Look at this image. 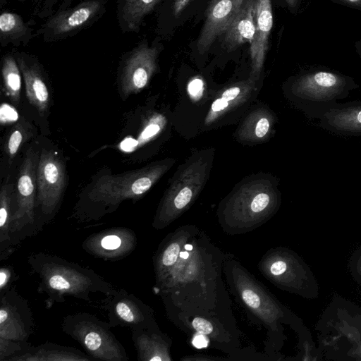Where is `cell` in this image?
Returning <instances> with one entry per match:
<instances>
[{
    "instance_id": "836d02e7",
    "label": "cell",
    "mask_w": 361,
    "mask_h": 361,
    "mask_svg": "<svg viewBox=\"0 0 361 361\" xmlns=\"http://www.w3.org/2000/svg\"><path fill=\"white\" fill-rule=\"evenodd\" d=\"M202 81L200 79H195L190 83L188 91L192 96L198 97L202 93Z\"/></svg>"
},
{
    "instance_id": "5bb4252c",
    "label": "cell",
    "mask_w": 361,
    "mask_h": 361,
    "mask_svg": "<svg viewBox=\"0 0 361 361\" xmlns=\"http://www.w3.org/2000/svg\"><path fill=\"white\" fill-rule=\"evenodd\" d=\"M318 126L336 135L361 137V101L338 103L318 121Z\"/></svg>"
},
{
    "instance_id": "d4e9b609",
    "label": "cell",
    "mask_w": 361,
    "mask_h": 361,
    "mask_svg": "<svg viewBox=\"0 0 361 361\" xmlns=\"http://www.w3.org/2000/svg\"><path fill=\"white\" fill-rule=\"evenodd\" d=\"M18 279L13 267L2 266L0 268V294L6 292L12 286V283Z\"/></svg>"
},
{
    "instance_id": "f6af8a7d",
    "label": "cell",
    "mask_w": 361,
    "mask_h": 361,
    "mask_svg": "<svg viewBox=\"0 0 361 361\" xmlns=\"http://www.w3.org/2000/svg\"><path fill=\"white\" fill-rule=\"evenodd\" d=\"M32 1L34 2V4H35V3L36 2V1H37V0H32Z\"/></svg>"
},
{
    "instance_id": "7a4b0ae2",
    "label": "cell",
    "mask_w": 361,
    "mask_h": 361,
    "mask_svg": "<svg viewBox=\"0 0 361 361\" xmlns=\"http://www.w3.org/2000/svg\"><path fill=\"white\" fill-rule=\"evenodd\" d=\"M162 172L154 166L121 174L109 172L94 178L80 195L71 216L78 223L98 221L116 211L125 200H137L148 191Z\"/></svg>"
},
{
    "instance_id": "f35d334b",
    "label": "cell",
    "mask_w": 361,
    "mask_h": 361,
    "mask_svg": "<svg viewBox=\"0 0 361 361\" xmlns=\"http://www.w3.org/2000/svg\"><path fill=\"white\" fill-rule=\"evenodd\" d=\"M193 345L198 348H201L207 346V341L202 335H200L195 337Z\"/></svg>"
},
{
    "instance_id": "d6a6232c",
    "label": "cell",
    "mask_w": 361,
    "mask_h": 361,
    "mask_svg": "<svg viewBox=\"0 0 361 361\" xmlns=\"http://www.w3.org/2000/svg\"><path fill=\"white\" fill-rule=\"evenodd\" d=\"M331 2L361 11V0H329Z\"/></svg>"
},
{
    "instance_id": "44dd1931",
    "label": "cell",
    "mask_w": 361,
    "mask_h": 361,
    "mask_svg": "<svg viewBox=\"0 0 361 361\" xmlns=\"http://www.w3.org/2000/svg\"><path fill=\"white\" fill-rule=\"evenodd\" d=\"M1 75L6 94L13 104L18 105L20 99L22 73L12 51L1 58Z\"/></svg>"
},
{
    "instance_id": "b9f144b4",
    "label": "cell",
    "mask_w": 361,
    "mask_h": 361,
    "mask_svg": "<svg viewBox=\"0 0 361 361\" xmlns=\"http://www.w3.org/2000/svg\"><path fill=\"white\" fill-rule=\"evenodd\" d=\"M9 1H24L25 0H0V6H3L4 4H6Z\"/></svg>"
},
{
    "instance_id": "d590c367",
    "label": "cell",
    "mask_w": 361,
    "mask_h": 361,
    "mask_svg": "<svg viewBox=\"0 0 361 361\" xmlns=\"http://www.w3.org/2000/svg\"><path fill=\"white\" fill-rule=\"evenodd\" d=\"M240 90V88L238 87L229 88L223 92L221 98L228 102L233 100L239 94Z\"/></svg>"
},
{
    "instance_id": "4316f807",
    "label": "cell",
    "mask_w": 361,
    "mask_h": 361,
    "mask_svg": "<svg viewBox=\"0 0 361 361\" xmlns=\"http://www.w3.org/2000/svg\"><path fill=\"white\" fill-rule=\"evenodd\" d=\"M192 192L189 188L181 189L174 199L173 203L177 209H183L190 201Z\"/></svg>"
},
{
    "instance_id": "8fae6325",
    "label": "cell",
    "mask_w": 361,
    "mask_h": 361,
    "mask_svg": "<svg viewBox=\"0 0 361 361\" xmlns=\"http://www.w3.org/2000/svg\"><path fill=\"white\" fill-rule=\"evenodd\" d=\"M101 307L106 312L107 322L111 328L135 329L147 327L149 312L147 306L125 289H116L106 296Z\"/></svg>"
},
{
    "instance_id": "9a60e30c",
    "label": "cell",
    "mask_w": 361,
    "mask_h": 361,
    "mask_svg": "<svg viewBox=\"0 0 361 361\" xmlns=\"http://www.w3.org/2000/svg\"><path fill=\"white\" fill-rule=\"evenodd\" d=\"M255 22V36L250 44L253 69L257 71L262 66L273 26L271 0H256Z\"/></svg>"
},
{
    "instance_id": "2e32d148",
    "label": "cell",
    "mask_w": 361,
    "mask_h": 361,
    "mask_svg": "<svg viewBox=\"0 0 361 361\" xmlns=\"http://www.w3.org/2000/svg\"><path fill=\"white\" fill-rule=\"evenodd\" d=\"M88 355L71 346L54 343L30 345L21 352L11 356L7 361H90Z\"/></svg>"
},
{
    "instance_id": "ab89813d",
    "label": "cell",
    "mask_w": 361,
    "mask_h": 361,
    "mask_svg": "<svg viewBox=\"0 0 361 361\" xmlns=\"http://www.w3.org/2000/svg\"><path fill=\"white\" fill-rule=\"evenodd\" d=\"M288 8L293 11H296L300 6L302 0H284Z\"/></svg>"
},
{
    "instance_id": "d6986e66",
    "label": "cell",
    "mask_w": 361,
    "mask_h": 361,
    "mask_svg": "<svg viewBox=\"0 0 361 361\" xmlns=\"http://www.w3.org/2000/svg\"><path fill=\"white\" fill-rule=\"evenodd\" d=\"M161 0H116V19L123 33L139 32L145 18Z\"/></svg>"
},
{
    "instance_id": "60d3db41",
    "label": "cell",
    "mask_w": 361,
    "mask_h": 361,
    "mask_svg": "<svg viewBox=\"0 0 361 361\" xmlns=\"http://www.w3.org/2000/svg\"><path fill=\"white\" fill-rule=\"evenodd\" d=\"M354 48L359 58L361 59V39L355 42Z\"/></svg>"
},
{
    "instance_id": "e575fe53",
    "label": "cell",
    "mask_w": 361,
    "mask_h": 361,
    "mask_svg": "<svg viewBox=\"0 0 361 361\" xmlns=\"http://www.w3.org/2000/svg\"><path fill=\"white\" fill-rule=\"evenodd\" d=\"M190 0H174L172 11L173 15L176 17L178 16L185 9Z\"/></svg>"
},
{
    "instance_id": "ee69618b",
    "label": "cell",
    "mask_w": 361,
    "mask_h": 361,
    "mask_svg": "<svg viewBox=\"0 0 361 361\" xmlns=\"http://www.w3.org/2000/svg\"><path fill=\"white\" fill-rule=\"evenodd\" d=\"M185 248H186L187 250H192V245H185Z\"/></svg>"
},
{
    "instance_id": "e0dca14e",
    "label": "cell",
    "mask_w": 361,
    "mask_h": 361,
    "mask_svg": "<svg viewBox=\"0 0 361 361\" xmlns=\"http://www.w3.org/2000/svg\"><path fill=\"white\" fill-rule=\"evenodd\" d=\"M256 0H245L224 33V42L228 51L253 40L255 32Z\"/></svg>"
},
{
    "instance_id": "8d00e7d4",
    "label": "cell",
    "mask_w": 361,
    "mask_h": 361,
    "mask_svg": "<svg viewBox=\"0 0 361 361\" xmlns=\"http://www.w3.org/2000/svg\"><path fill=\"white\" fill-rule=\"evenodd\" d=\"M286 269V264L283 261H277L271 267V272L274 275H280Z\"/></svg>"
},
{
    "instance_id": "6da1fadb",
    "label": "cell",
    "mask_w": 361,
    "mask_h": 361,
    "mask_svg": "<svg viewBox=\"0 0 361 361\" xmlns=\"http://www.w3.org/2000/svg\"><path fill=\"white\" fill-rule=\"evenodd\" d=\"M27 263L38 279L37 292L46 295L47 308L63 302L66 296L90 302L92 294L108 296L116 290L94 270L56 255L32 252Z\"/></svg>"
},
{
    "instance_id": "9c48e42d",
    "label": "cell",
    "mask_w": 361,
    "mask_h": 361,
    "mask_svg": "<svg viewBox=\"0 0 361 361\" xmlns=\"http://www.w3.org/2000/svg\"><path fill=\"white\" fill-rule=\"evenodd\" d=\"M35 322L28 300L15 287L0 294V338L28 342Z\"/></svg>"
},
{
    "instance_id": "7bdbcfd3",
    "label": "cell",
    "mask_w": 361,
    "mask_h": 361,
    "mask_svg": "<svg viewBox=\"0 0 361 361\" xmlns=\"http://www.w3.org/2000/svg\"><path fill=\"white\" fill-rule=\"evenodd\" d=\"M180 256L182 258L185 259V258H187V257H188V254L187 252H181V253H180Z\"/></svg>"
},
{
    "instance_id": "4fadbf2b",
    "label": "cell",
    "mask_w": 361,
    "mask_h": 361,
    "mask_svg": "<svg viewBox=\"0 0 361 361\" xmlns=\"http://www.w3.org/2000/svg\"><path fill=\"white\" fill-rule=\"evenodd\" d=\"M245 1L210 0L197 43L200 54L207 51L216 37L224 33Z\"/></svg>"
},
{
    "instance_id": "7402d4cb",
    "label": "cell",
    "mask_w": 361,
    "mask_h": 361,
    "mask_svg": "<svg viewBox=\"0 0 361 361\" xmlns=\"http://www.w3.org/2000/svg\"><path fill=\"white\" fill-rule=\"evenodd\" d=\"M32 126L23 118L11 129L5 143V152L11 162L23 145L32 135Z\"/></svg>"
},
{
    "instance_id": "5b68a950",
    "label": "cell",
    "mask_w": 361,
    "mask_h": 361,
    "mask_svg": "<svg viewBox=\"0 0 361 361\" xmlns=\"http://www.w3.org/2000/svg\"><path fill=\"white\" fill-rule=\"evenodd\" d=\"M39 154L33 146L25 152L20 166L18 181L14 212L11 219L10 237L13 247L27 238L36 235L39 231L36 221L37 169Z\"/></svg>"
},
{
    "instance_id": "277c9868",
    "label": "cell",
    "mask_w": 361,
    "mask_h": 361,
    "mask_svg": "<svg viewBox=\"0 0 361 361\" xmlns=\"http://www.w3.org/2000/svg\"><path fill=\"white\" fill-rule=\"evenodd\" d=\"M62 331L76 341L92 360L128 361L125 348L111 331L108 322L88 312L65 316Z\"/></svg>"
},
{
    "instance_id": "8992f818",
    "label": "cell",
    "mask_w": 361,
    "mask_h": 361,
    "mask_svg": "<svg viewBox=\"0 0 361 361\" xmlns=\"http://www.w3.org/2000/svg\"><path fill=\"white\" fill-rule=\"evenodd\" d=\"M62 0L55 11L35 31L46 43L73 37L98 21L106 13L108 0Z\"/></svg>"
},
{
    "instance_id": "3957f363",
    "label": "cell",
    "mask_w": 361,
    "mask_h": 361,
    "mask_svg": "<svg viewBox=\"0 0 361 361\" xmlns=\"http://www.w3.org/2000/svg\"><path fill=\"white\" fill-rule=\"evenodd\" d=\"M359 87L350 75L327 67L315 66L293 79L290 93L307 117L319 121Z\"/></svg>"
},
{
    "instance_id": "52a82bcc",
    "label": "cell",
    "mask_w": 361,
    "mask_h": 361,
    "mask_svg": "<svg viewBox=\"0 0 361 361\" xmlns=\"http://www.w3.org/2000/svg\"><path fill=\"white\" fill-rule=\"evenodd\" d=\"M64 164L51 150L42 149L37 169L36 221L38 231L56 214L66 185Z\"/></svg>"
},
{
    "instance_id": "ba28073f",
    "label": "cell",
    "mask_w": 361,
    "mask_h": 361,
    "mask_svg": "<svg viewBox=\"0 0 361 361\" xmlns=\"http://www.w3.org/2000/svg\"><path fill=\"white\" fill-rule=\"evenodd\" d=\"M159 46L149 44L146 39L121 56L118 78L121 93L124 98L141 91L148 84L157 68Z\"/></svg>"
},
{
    "instance_id": "1f68e13d",
    "label": "cell",
    "mask_w": 361,
    "mask_h": 361,
    "mask_svg": "<svg viewBox=\"0 0 361 361\" xmlns=\"http://www.w3.org/2000/svg\"><path fill=\"white\" fill-rule=\"evenodd\" d=\"M269 128V121L266 118H261L255 128V135L257 137H263L268 132Z\"/></svg>"
},
{
    "instance_id": "cb8c5ba5",
    "label": "cell",
    "mask_w": 361,
    "mask_h": 361,
    "mask_svg": "<svg viewBox=\"0 0 361 361\" xmlns=\"http://www.w3.org/2000/svg\"><path fill=\"white\" fill-rule=\"evenodd\" d=\"M62 0H37L34 12L41 19H46L51 15Z\"/></svg>"
},
{
    "instance_id": "ac0fdd59",
    "label": "cell",
    "mask_w": 361,
    "mask_h": 361,
    "mask_svg": "<svg viewBox=\"0 0 361 361\" xmlns=\"http://www.w3.org/2000/svg\"><path fill=\"white\" fill-rule=\"evenodd\" d=\"M35 21H25L20 14L4 10L0 14V44L15 47L27 46L35 37Z\"/></svg>"
},
{
    "instance_id": "4dcf8cb0",
    "label": "cell",
    "mask_w": 361,
    "mask_h": 361,
    "mask_svg": "<svg viewBox=\"0 0 361 361\" xmlns=\"http://www.w3.org/2000/svg\"><path fill=\"white\" fill-rule=\"evenodd\" d=\"M242 297L245 302L252 308L256 309L260 305L259 296L250 289L243 290Z\"/></svg>"
},
{
    "instance_id": "f1b7e54d",
    "label": "cell",
    "mask_w": 361,
    "mask_h": 361,
    "mask_svg": "<svg viewBox=\"0 0 361 361\" xmlns=\"http://www.w3.org/2000/svg\"><path fill=\"white\" fill-rule=\"evenodd\" d=\"M269 202V197L266 193H259L255 197L251 203V209L254 212H259L264 209Z\"/></svg>"
},
{
    "instance_id": "ffe728a7",
    "label": "cell",
    "mask_w": 361,
    "mask_h": 361,
    "mask_svg": "<svg viewBox=\"0 0 361 361\" xmlns=\"http://www.w3.org/2000/svg\"><path fill=\"white\" fill-rule=\"evenodd\" d=\"M12 185L4 184L0 192V261L9 257L15 249L11 242L10 228L14 212Z\"/></svg>"
},
{
    "instance_id": "f546056e",
    "label": "cell",
    "mask_w": 361,
    "mask_h": 361,
    "mask_svg": "<svg viewBox=\"0 0 361 361\" xmlns=\"http://www.w3.org/2000/svg\"><path fill=\"white\" fill-rule=\"evenodd\" d=\"M192 326L197 331L203 334H209L213 330L212 324L200 317H196L193 319Z\"/></svg>"
},
{
    "instance_id": "484cf974",
    "label": "cell",
    "mask_w": 361,
    "mask_h": 361,
    "mask_svg": "<svg viewBox=\"0 0 361 361\" xmlns=\"http://www.w3.org/2000/svg\"><path fill=\"white\" fill-rule=\"evenodd\" d=\"M180 252V246L173 243L169 245L164 251L161 257V262L164 266L173 265L177 260Z\"/></svg>"
},
{
    "instance_id": "7c38bea8",
    "label": "cell",
    "mask_w": 361,
    "mask_h": 361,
    "mask_svg": "<svg viewBox=\"0 0 361 361\" xmlns=\"http://www.w3.org/2000/svg\"><path fill=\"white\" fill-rule=\"evenodd\" d=\"M11 51L21 71L28 101L39 114L44 116L49 106L50 94L42 63L33 54L16 49Z\"/></svg>"
},
{
    "instance_id": "603a6c76",
    "label": "cell",
    "mask_w": 361,
    "mask_h": 361,
    "mask_svg": "<svg viewBox=\"0 0 361 361\" xmlns=\"http://www.w3.org/2000/svg\"><path fill=\"white\" fill-rule=\"evenodd\" d=\"M32 345L29 342H18L0 338V361H7L11 356Z\"/></svg>"
},
{
    "instance_id": "83f0119b",
    "label": "cell",
    "mask_w": 361,
    "mask_h": 361,
    "mask_svg": "<svg viewBox=\"0 0 361 361\" xmlns=\"http://www.w3.org/2000/svg\"><path fill=\"white\" fill-rule=\"evenodd\" d=\"M18 118V113L13 106L8 104H2L1 107V123H8L16 121Z\"/></svg>"
},
{
    "instance_id": "30bf717a",
    "label": "cell",
    "mask_w": 361,
    "mask_h": 361,
    "mask_svg": "<svg viewBox=\"0 0 361 361\" xmlns=\"http://www.w3.org/2000/svg\"><path fill=\"white\" fill-rule=\"evenodd\" d=\"M137 237L127 227L116 226L88 235L82 249L90 255L104 261H118L130 255L135 249Z\"/></svg>"
},
{
    "instance_id": "74e56055",
    "label": "cell",
    "mask_w": 361,
    "mask_h": 361,
    "mask_svg": "<svg viewBox=\"0 0 361 361\" xmlns=\"http://www.w3.org/2000/svg\"><path fill=\"white\" fill-rule=\"evenodd\" d=\"M228 105V102L223 98L216 99L212 106V109L214 111H219L226 109Z\"/></svg>"
}]
</instances>
